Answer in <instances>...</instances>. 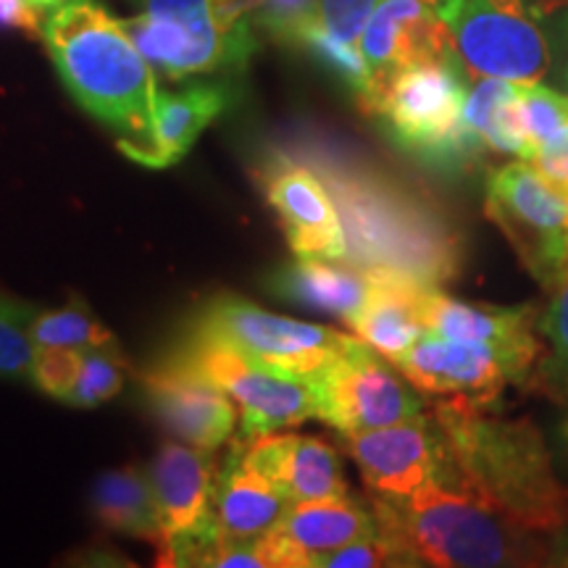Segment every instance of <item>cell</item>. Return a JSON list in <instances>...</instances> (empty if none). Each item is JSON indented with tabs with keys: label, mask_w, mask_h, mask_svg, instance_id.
I'll return each instance as SVG.
<instances>
[{
	"label": "cell",
	"mask_w": 568,
	"mask_h": 568,
	"mask_svg": "<svg viewBox=\"0 0 568 568\" xmlns=\"http://www.w3.org/2000/svg\"><path fill=\"white\" fill-rule=\"evenodd\" d=\"M487 216L545 290L568 266V184L531 161H510L487 180Z\"/></svg>",
	"instance_id": "obj_6"
},
{
	"label": "cell",
	"mask_w": 568,
	"mask_h": 568,
	"mask_svg": "<svg viewBox=\"0 0 568 568\" xmlns=\"http://www.w3.org/2000/svg\"><path fill=\"white\" fill-rule=\"evenodd\" d=\"M429 3L435 6V9H437L439 13H443V19L447 21V17H450V13L458 9V3H460V0H429Z\"/></svg>",
	"instance_id": "obj_40"
},
{
	"label": "cell",
	"mask_w": 568,
	"mask_h": 568,
	"mask_svg": "<svg viewBox=\"0 0 568 568\" xmlns=\"http://www.w3.org/2000/svg\"><path fill=\"white\" fill-rule=\"evenodd\" d=\"M290 506L293 500L280 487L247 466L243 443L234 439L230 458L219 468L213 495V510L224 535L240 539L264 537L280 527Z\"/></svg>",
	"instance_id": "obj_22"
},
{
	"label": "cell",
	"mask_w": 568,
	"mask_h": 568,
	"mask_svg": "<svg viewBox=\"0 0 568 568\" xmlns=\"http://www.w3.org/2000/svg\"><path fill=\"white\" fill-rule=\"evenodd\" d=\"M243 456L247 466L280 487L293 503L347 497L337 450L318 437L272 432L253 443H243Z\"/></svg>",
	"instance_id": "obj_19"
},
{
	"label": "cell",
	"mask_w": 568,
	"mask_h": 568,
	"mask_svg": "<svg viewBox=\"0 0 568 568\" xmlns=\"http://www.w3.org/2000/svg\"><path fill=\"white\" fill-rule=\"evenodd\" d=\"M339 437L376 497L414 495L443 477L445 443L432 414Z\"/></svg>",
	"instance_id": "obj_12"
},
{
	"label": "cell",
	"mask_w": 568,
	"mask_h": 568,
	"mask_svg": "<svg viewBox=\"0 0 568 568\" xmlns=\"http://www.w3.org/2000/svg\"><path fill=\"white\" fill-rule=\"evenodd\" d=\"M464 119L487 151L516 155L521 161H531L535 155L518 119V84L481 77L468 90Z\"/></svg>",
	"instance_id": "obj_26"
},
{
	"label": "cell",
	"mask_w": 568,
	"mask_h": 568,
	"mask_svg": "<svg viewBox=\"0 0 568 568\" xmlns=\"http://www.w3.org/2000/svg\"><path fill=\"white\" fill-rule=\"evenodd\" d=\"M193 335L230 343L261 366L305 385H311L353 343V337L343 332L268 314L234 295L213 297L197 316Z\"/></svg>",
	"instance_id": "obj_7"
},
{
	"label": "cell",
	"mask_w": 568,
	"mask_h": 568,
	"mask_svg": "<svg viewBox=\"0 0 568 568\" xmlns=\"http://www.w3.org/2000/svg\"><path fill=\"white\" fill-rule=\"evenodd\" d=\"M466 74L535 84L550 69V42L527 0H460L447 17Z\"/></svg>",
	"instance_id": "obj_8"
},
{
	"label": "cell",
	"mask_w": 568,
	"mask_h": 568,
	"mask_svg": "<svg viewBox=\"0 0 568 568\" xmlns=\"http://www.w3.org/2000/svg\"><path fill=\"white\" fill-rule=\"evenodd\" d=\"M42 42L69 95L119 134V151L142 161L153 145V67L122 19L98 0H63L45 17Z\"/></svg>",
	"instance_id": "obj_3"
},
{
	"label": "cell",
	"mask_w": 568,
	"mask_h": 568,
	"mask_svg": "<svg viewBox=\"0 0 568 568\" xmlns=\"http://www.w3.org/2000/svg\"><path fill=\"white\" fill-rule=\"evenodd\" d=\"M122 24L153 71H159L166 80H187V77L213 74V71H240L258 51V42L197 34L142 11L122 19Z\"/></svg>",
	"instance_id": "obj_20"
},
{
	"label": "cell",
	"mask_w": 568,
	"mask_h": 568,
	"mask_svg": "<svg viewBox=\"0 0 568 568\" xmlns=\"http://www.w3.org/2000/svg\"><path fill=\"white\" fill-rule=\"evenodd\" d=\"M148 477L166 531L161 564L197 566L205 548L222 535L213 510L219 479L213 450H201L187 443L161 445Z\"/></svg>",
	"instance_id": "obj_11"
},
{
	"label": "cell",
	"mask_w": 568,
	"mask_h": 568,
	"mask_svg": "<svg viewBox=\"0 0 568 568\" xmlns=\"http://www.w3.org/2000/svg\"><path fill=\"white\" fill-rule=\"evenodd\" d=\"M548 295V308L537 318V335L545 337V347L527 385L568 410V266L550 284Z\"/></svg>",
	"instance_id": "obj_27"
},
{
	"label": "cell",
	"mask_w": 568,
	"mask_h": 568,
	"mask_svg": "<svg viewBox=\"0 0 568 568\" xmlns=\"http://www.w3.org/2000/svg\"><path fill=\"white\" fill-rule=\"evenodd\" d=\"M303 159L322 176L345 230V258L364 272L408 276L424 287H443L460 272V237L429 197L364 161L335 151Z\"/></svg>",
	"instance_id": "obj_1"
},
{
	"label": "cell",
	"mask_w": 568,
	"mask_h": 568,
	"mask_svg": "<svg viewBox=\"0 0 568 568\" xmlns=\"http://www.w3.org/2000/svg\"><path fill=\"white\" fill-rule=\"evenodd\" d=\"M82 351H77V347H40L38 345V353H34V361L30 366L32 385L42 389L45 395L59 397V400L67 403L71 387H74L77 376H80Z\"/></svg>",
	"instance_id": "obj_35"
},
{
	"label": "cell",
	"mask_w": 568,
	"mask_h": 568,
	"mask_svg": "<svg viewBox=\"0 0 568 568\" xmlns=\"http://www.w3.org/2000/svg\"><path fill=\"white\" fill-rule=\"evenodd\" d=\"M379 0H318L316 21L343 42L358 45Z\"/></svg>",
	"instance_id": "obj_37"
},
{
	"label": "cell",
	"mask_w": 568,
	"mask_h": 568,
	"mask_svg": "<svg viewBox=\"0 0 568 568\" xmlns=\"http://www.w3.org/2000/svg\"><path fill=\"white\" fill-rule=\"evenodd\" d=\"M138 11L211 38L258 42L247 0H130Z\"/></svg>",
	"instance_id": "obj_28"
},
{
	"label": "cell",
	"mask_w": 568,
	"mask_h": 568,
	"mask_svg": "<svg viewBox=\"0 0 568 568\" xmlns=\"http://www.w3.org/2000/svg\"><path fill=\"white\" fill-rule=\"evenodd\" d=\"M142 382L148 406L159 416L163 429L180 443L201 450H219L230 443L237 426V403L193 366L184 364L180 355L174 353L172 358L153 366Z\"/></svg>",
	"instance_id": "obj_14"
},
{
	"label": "cell",
	"mask_w": 568,
	"mask_h": 568,
	"mask_svg": "<svg viewBox=\"0 0 568 568\" xmlns=\"http://www.w3.org/2000/svg\"><path fill=\"white\" fill-rule=\"evenodd\" d=\"M458 55L414 63L379 82L364 111L387 124L397 145L443 172H460L487 153L468 130L466 77Z\"/></svg>",
	"instance_id": "obj_5"
},
{
	"label": "cell",
	"mask_w": 568,
	"mask_h": 568,
	"mask_svg": "<svg viewBox=\"0 0 568 568\" xmlns=\"http://www.w3.org/2000/svg\"><path fill=\"white\" fill-rule=\"evenodd\" d=\"M379 535L408 566H531L548 556L531 531L510 524L479 497L450 481H432L406 497H372Z\"/></svg>",
	"instance_id": "obj_4"
},
{
	"label": "cell",
	"mask_w": 568,
	"mask_h": 568,
	"mask_svg": "<svg viewBox=\"0 0 568 568\" xmlns=\"http://www.w3.org/2000/svg\"><path fill=\"white\" fill-rule=\"evenodd\" d=\"M393 364L418 393L474 406L489 408L506 385H516L510 366L495 351L435 332H424Z\"/></svg>",
	"instance_id": "obj_13"
},
{
	"label": "cell",
	"mask_w": 568,
	"mask_h": 568,
	"mask_svg": "<svg viewBox=\"0 0 568 568\" xmlns=\"http://www.w3.org/2000/svg\"><path fill=\"white\" fill-rule=\"evenodd\" d=\"M424 329L435 335L464 339L495 351L514 372L516 385H527L542 343L537 337L535 305H477L445 295L439 287L426 290L422 297Z\"/></svg>",
	"instance_id": "obj_15"
},
{
	"label": "cell",
	"mask_w": 568,
	"mask_h": 568,
	"mask_svg": "<svg viewBox=\"0 0 568 568\" xmlns=\"http://www.w3.org/2000/svg\"><path fill=\"white\" fill-rule=\"evenodd\" d=\"M518 119L531 151L537 153L545 142L568 130V95H560L539 82L518 84Z\"/></svg>",
	"instance_id": "obj_32"
},
{
	"label": "cell",
	"mask_w": 568,
	"mask_h": 568,
	"mask_svg": "<svg viewBox=\"0 0 568 568\" xmlns=\"http://www.w3.org/2000/svg\"><path fill=\"white\" fill-rule=\"evenodd\" d=\"M30 335L40 347H98L116 343L109 326H103L82 303L71 301L59 311H38Z\"/></svg>",
	"instance_id": "obj_29"
},
{
	"label": "cell",
	"mask_w": 568,
	"mask_h": 568,
	"mask_svg": "<svg viewBox=\"0 0 568 568\" xmlns=\"http://www.w3.org/2000/svg\"><path fill=\"white\" fill-rule=\"evenodd\" d=\"M550 564L552 566H566L568 568V527L560 529L556 539H552V548H550Z\"/></svg>",
	"instance_id": "obj_39"
},
{
	"label": "cell",
	"mask_w": 568,
	"mask_h": 568,
	"mask_svg": "<svg viewBox=\"0 0 568 568\" xmlns=\"http://www.w3.org/2000/svg\"><path fill=\"white\" fill-rule=\"evenodd\" d=\"M550 142H552V145H560V148H564V151H568V130L560 132L558 138H552ZM550 142H545V145H550Z\"/></svg>",
	"instance_id": "obj_43"
},
{
	"label": "cell",
	"mask_w": 568,
	"mask_h": 568,
	"mask_svg": "<svg viewBox=\"0 0 568 568\" xmlns=\"http://www.w3.org/2000/svg\"><path fill=\"white\" fill-rule=\"evenodd\" d=\"M301 51H305L316 63L335 74L337 80H343L347 88L353 90V95L358 98V103L364 105L368 92H372V71H368L364 55H361L358 45H351V42H343L335 34L324 30L318 21L308 27L297 40Z\"/></svg>",
	"instance_id": "obj_30"
},
{
	"label": "cell",
	"mask_w": 568,
	"mask_h": 568,
	"mask_svg": "<svg viewBox=\"0 0 568 568\" xmlns=\"http://www.w3.org/2000/svg\"><path fill=\"white\" fill-rule=\"evenodd\" d=\"M261 182L295 255L345 258L343 219L314 166L301 159L274 155L261 172Z\"/></svg>",
	"instance_id": "obj_16"
},
{
	"label": "cell",
	"mask_w": 568,
	"mask_h": 568,
	"mask_svg": "<svg viewBox=\"0 0 568 568\" xmlns=\"http://www.w3.org/2000/svg\"><path fill=\"white\" fill-rule=\"evenodd\" d=\"M558 443H560V447H564V456L568 460V418L558 426Z\"/></svg>",
	"instance_id": "obj_41"
},
{
	"label": "cell",
	"mask_w": 568,
	"mask_h": 568,
	"mask_svg": "<svg viewBox=\"0 0 568 568\" xmlns=\"http://www.w3.org/2000/svg\"><path fill=\"white\" fill-rule=\"evenodd\" d=\"M38 311L0 295V376H30L38 343L30 335V324Z\"/></svg>",
	"instance_id": "obj_33"
},
{
	"label": "cell",
	"mask_w": 568,
	"mask_h": 568,
	"mask_svg": "<svg viewBox=\"0 0 568 568\" xmlns=\"http://www.w3.org/2000/svg\"><path fill=\"white\" fill-rule=\"evenodd\" d=\"M382 566H408L406 558L393 542L376 531L372 537L353 539V542L343 545V548L324 552L316 558L314 568H382Z\"/></svg>",
	"instance_id": "obj_36"
},
{
	"label": "cell",
	"mask_w": 568,
	"mask_h": 568,
	"mask_svg": "<svg viewBox=\"0 0 568 568\" xmlns=\"http://www.w3.org/2000/svg\"><path fill=\"white\" fill-rule=\"evenodd\" d=\"M443 432L450 481L531 535L568 527V489L531 418H500L487 406L445 400L432 408Z\"/></svg>",
	"instance_id": "obj_2"
},
{
	"label": "cell",
	"mask_w": 568,
	"mask_h": 568,
	"mask_svg": "<svg viewBox=\"0 0 568 568\" xmlns=\"http://www.w3.org/2000/svg\"><path fill=\"white\" fill-rule=\"evenodd\" d=\"M316 418L335 426L339 435L379 429L424 416V403L387 361L361 337L311 382Z\"/></svg>",
	"instance_id": "obj_10"
},
{
	"label": "cell",
	"mask_w": 568,
	"mask_h": 568,
	"mask_svg": "<svg viewBox=\"0 0 568 568\" xmlns=\"http://www.w3.org/2000/svg\"><path fill=\"white\" fill-rule=\"evenodd\" d=\"M358 48L372 71V92L395 71L456 55L450 27L429 0H379Z\"/></svg>",
	"instance_id": "obj_17"
},
{
	"label": "cell",
	"mask_w": 568,
	"mask_h": 568,
	"mask_svg": "<svg viewBox=\"0 0 568 568\" xmlns=\"http://www.w3.org/2000/svg\"><path fill=\"white\" fill-rule=\"evenodd\" d=\"M124 385V364L119 345H98L84 347L82 366L74 387L67 397V406L74 408H95L101 403L111 400L113 395L122 393Z\"/></svg>",
	"instance_id": "obj_31"
},
{
	"label": "cell",
	"mask_w": 568,
	"mask_h": 568,
	"mask_svg": "<svg viewBox=\"0 0 568 568\" xmlns=\"http://www.w3.org/2000/svg\"><path fill=\"white\" fill-rule=\"evenodd\" d=\"M32 3H34V6H40L42 11H53L55 6H61V3H63V0H32Z\"/></svg>",
	"instance_id": "obj_42"
},
{
	"label": "cell",
	"mask_w": 568,
	"mask_h": 568,
	"mask_svg": "<svg viewBox=\"0 0 568 568\" xmlns=\"http://www.w3.org/2000/svg\"><path fill=\"white\" fill-rule=\"evenodd\" d=\"M564 82L568 84V34H566V59H564Z\"/></svg>",
	"instance_id": "obj_44"
},
{
	"label": "cell",
	"mask_w": 568,
	"mask_h": 568,
	"mask_svg": "<svg viewBox=\"0 0 568 568\" xmlns=\"http://www.w3.org/2000/svg\"><path fill=\"white\" fill-rule=\"evenodd\" d=\"M230 98L232 92L222 82L193 84L180 92H155L153 145L142 155V166L163 169L184 159L205 126L222 116L230 105Z\"/></svg>",
	"instance_id": "obj_24"
},
{
	"label": "cell",
	"mask_w": 568,
	"mask_h": 568,
	"mask_svg": "<svg viewBox=\"0 0 568 568\" xmlns=\"http://www.w3.org/2000/svg\"><path fill=\"white\" fill-rule=\"evenodd\" d=\"M92 506L103 527L119 535L153 542L159 552L166 545L159 500H155L151 477L138 468H119L103 474L92 489Z\"/></svg>",
	"instance_id": "obj_25"
},
{
	"label": "cell",
	"mask_w": 568,
	"mask_h": 568,
	"mask_svg": "<svg viewBox=\"0 0 568 568\" xmlns=\"http://www.w3.org/2000/svg\"><path fill=\"white\" fill-rule=\"evenodd\" d=\"M266 287L282 301L343 318L347 324L364 308L372 276L347 258L297 255L293 264L276 268Z\"/></svg>",
	"instance_id": "obj_21"
},
{
	"label": "cell",
	"mask_w": 568,
	"mask_h": 568,
	"mask_svg": "<svg viewBox=\"0 0 568 568\" xmlns=\"http://www.w3.org/2000/svg\"><path fill=\"white\" fill-rule=\"evenodd\" d=\"M253 24L282 45L295 48L301 34L316 21L318 0H247Z\"/></svg>",
	"instance_id": "obj_34"
},
{
	"label": "cell",
	"mask_w": 568,
	"mask_h": 568,
	"mask_svg": "<svg viewBox=\"0 0 568 568\" xmlns=\"http://www.w3.org/2000/svg\"><path fill=\"white\" fill-rule=\"evenodd\" d=\"M42 27H45V17L32 0H0V30H17L27 38L42 40Z\"/></svg>",
	"instance_id": "obj_38"
},
{
	"label": "cell",
	"mask_w": 568,
	"mask_h": 568,
	"mask_svg": "<svg viewBox=\"0 0 568 568\" xmlns=\"http://www.w3.org/2000/svg\"><path fill=\"white\" fill-rule=\"evenodd\" d=\"M376 531L374 510L351 497L293 503L280 527L264 535L268 568H314L324 552Z\"/></svg>",
	"instance_id": "obj_18"
},
{
	"label": "cell",
	"mask_w": 568,
	"mask_h": 568,
	"mask_svg": "<svg viewBox=\"0 0 568 568\" xmlns=\"http://www.w3.org/2000/svg\"><path fill=\"white\" fill-rule=\"evenodd\" d=\"M368 276H372V287H368L364 308L347 326L376 353L395 361L426 332L422 297L432 287L389 272H368Z\"/></svg>",
	"instance_id": "obj_23"
},
{
	"label": "cell",
	"mask_w": 568,
	"mask_h": 568,
	"mask_svg": "<svg viewBox=\"0 0 568 568\" xmlns=\"http://www.w3.org/2000/svg\"><path fill=\"white\" fill-rule=\"evenodd\" d=\"M176 355L237 403L243 418L237 432L240 443H253L276 429L316 418V395L311 385L261 366L230 343L190 335L187 345Z\"/></svg>",
	"instance_id": "obj_9"
}]
</instances>
